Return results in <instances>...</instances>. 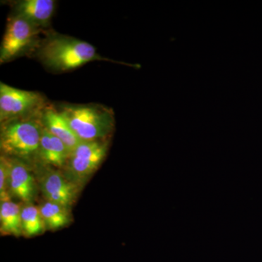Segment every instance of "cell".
Masks as SVG:
<instances>
[{
	"instance_id": "cell-6",
	"label": "cell",
	"mask_w": 262,
	"mask_h": 262,
	"mask_svg": "<svg viewBox=\"0 0 262 262\" xmlns=\"http://www.w3.org/2000/svg\"><path fill=\"white\" fill-rule=\"evenodd\" d=\"M37 91H26L0 82V122L2 123L38 115L47 106Z\"/></svg>"
},
{
	"instance_id": "cell-12",
	"label": "cell",
	"mask_w": 262,
	"mask_h": 262,
	"mask_svg": "<svg viewBox=\"0 0 262 262\" xmlns=\"http://www.w3.org/2000/svg\"><path fill=\"white\" fill-rule=\"evenodd\" d=\"M21 208L18 203L2 201L0 205V232L2 235H22Z\"/></svg>"
},
{
	"instance_id": "cell-7",
	"label": "cell",
	"mask_w": 262,
	"mask_h": 262,
	"mask_svg": "<svg viewBox=\"0 0 262 262\" xmlns=\"http://www.w3.org/2000/svg\"><path fill=\"white\" fill-rule=\"evenodd\" d=\"M45 173L41 179L40 189L46 201L70 208L77 198L78 186L58 170L49 168Z\"/></svg>"
},
{
	"instance_id": "cell-3",
	"label": "cell",
	"mask_w": 262,
	"mask_h": 262,
	"mask_svg": "<svg viewBox=\"0 0 262 262\" xmlns=\"http://www.w3.org/2000/svg\"><path fill=\"white\" fill-rule=\"evenodd\" d=\"M82 141L107 139L115 128L112 108L98 104H64L58 108Z\"/></svg>"
},
{
	"instance_id": "cell-13",
	"label": "cell",
	"mask_w": 262,
	"mask_h": 262,
	"mask_svg": "<svg viewBox=\"0 0 262 262\" xmlns=\"http://www.w3.org/2000/svg\"><path fill=\"white\" fill-rule=\"evenodd\" d=\"M46 229L56 231L67 227L72 222L70 208L46 201L39 207Z\"/></svg>"
},
{
	"instance_id": "cell-4",
	"label": "cell",
	"mask_w": 262,
	"mask_h": 262,
	"mask_svg": "<svg viewBox=\"0 0 262 262\" xmlns=\"http://www.w3.org/2000/svg\"><path fill=\"white\" fill-rule=\"evenodd\" d=\"M42 32V29L27 19L10 15L0 46V63L3 64L35 52L42 40L39 37Z\"/></svg>"
},
{
	"instance_id": "cell-15",
	"label": "cell",
	"mask_w": 262,
	"mask_h": 262,
	"mask_svg": "<svg viewBox=\"0 0 262 262\" xmlns=\"http://www.w3.org/2000/svg\"><path fill=\"white\" fill-rule=\"evenodd\" d=\"M10 162L8 157L1 155L0 158V199L2 201L10 200L8 192L9 183Z\"/></svg>"
},
{
	"instance_id": "cell-8",
	"label": "cell",
	"mask_w": 262,
	"mask_h": 262,
	"mask_svg": "<svg viewBox=\"0 0 262 262\" xmlns=\"http://www.w3.org/2000/svg\"><path fill=\"white\" fill-rule=\"evenodd\" d=\"M10 162L8 192L25 204H32L37 194V184L27 163L8 158Z\"/></svg>"
},
{
	"instance_id": "cell-2",
	"label": "cell",
	"mask_w": 262,
	"mask_h": 262,
	"mask_svg": "<svg viewBox=\"0 0 262 262\" xmlns=\"http://www.w3.org/2000/svg\"><path fill=\"white\" fill-rule=\"evenodd\" d=\"M41 113L1 124L2 155L27 163L39 160V144L43 130Z\"/></svg>"
},
{
	"instance_id": "cell-11",
	"label": "cell",
	"mask_w": 262,
	"mask_h": 262,
	"mask_svg": "<svg viewBox=\"0 0 262 262\" xmlns=\"http://www.w3.org/2000/svg\"><path fill=\"white\" fill-rule=\"evenodd\" d=\"M70 154L71 151L64 143L43 127L39 160L48 166L65 168Z\"/></svg>"
},
{
	"instance_id": "cell-9",
	"label": "cell",
	"mask_w": 262,
	"mask_h": 262,
	"mask_svg": "<svg viewBox=\"0 0 262 262\" xmlns=\"http://www.w3.org/2000/svg\"><path fill=\"white\" fill-rule=\"evenodd\" d=\"M13 15L27 19L38 28L51 25L56 2L53 0H20L13 3Z\"/></svg>"
},
{
	"instance_id": "cell-10",
	"label": "cell",
	"mask_w": 262,
	"mask_h": 262,
	"mask_svg": "<svg viewBox=\"0 0 262 262\" xmlns=\"http://www.w3.org/2000/svg\"><path fill=\"white\" fill-rule=\"evenodd\" d=\"M43 127L64 143L71 152L82 142L58 108L48 104L41 113Z\"/></svg>"
},
{
	"instance_id": "cell-1",
	"label": "cell",
	"mask_w": 262,
	"mask_h": 262,
	"mask_svg": "<svg viewBox=\"0 0 262 262\" xmlns=\"http://www.w3.org/2000/svg\"><path fill=\"white\" fill-rule=\"evenodd\" d=\"M34 53L45 67L57 72L75 70L93 61L115 62L100 56L90 43L56 32L42 39Z\"/></svg>"
},
{
	"instance_id": "cell-5",
	"label": "cell",
	"mask_w": 262,
	"mask_h": 262,
	"mask_svg": "<svg viewBox=\"0 0 262 262\" xmlns=\"http://www.w3.org/2000/svg\"><path fill=\"white\" fill-rule=\"evenodd\" d=\"M108 148V139L82 141L71 152L65 167L66 177L78 187L84 184L99 168Z\"/></svg>"
},
{
	"instance_id": "cell-14",
	"label": "cell",
	"mask_w": 262,
	"mask_h": 262,
	"mask_svg": "<svg viewBox=\"0 0 262 262\" xmlns=\"http://www.w3.org/2000/svg\"><path fill=\"white\" fill-rule=\"evenodd\" d=\"M21 229L22 235L26 237L39 235L47 229L37 206L25 204L21 208Z\"/></svg>"
}]
</instances>
